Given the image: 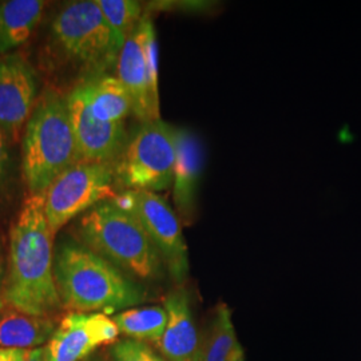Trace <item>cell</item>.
I'll return each mask as SVG.
<instances>
[{
	"mask_svg": "<svg viewBox=\"0 0 361 361\" xmlns=\"http://www.w3.org/2000/svg\"><path fill=\"white\" fill-rule=\"evenodd\" d=\"M110 353L113 361H168L143 341L133 338L118 341Z\"/></svg>",
	"mask_w": 361,
	"mask_h": 361,
	"instance_id": "obj_21",
	"label": "cell"
},
{
	"mask_svg": "<svg viewBox=\"0 0 361 361\" xmlns=\"http://www.w3.org/2000/svg\"><path fill=\"white\" fill-rule=\"evenodd\" d=\"M119 329L104 313L71 312L43 348L46 361H82L99 347L116 343Z\"/></svg>",
	"mask_w": 361,
	"mask_h": 361,
	"instance_id": "obj_12",
	"label": "cell"
},
{
	"mask_svg": "<svg viewBox=\"0 0 361 361\" xmlns=\"http://www.w3.org/2000/svg\"><path fill=\"white\" fill-rule=\"evenodd\" d=\"M119 334L138 341L158 344L164 336L168 313L164 307H146L121 312L113 317Z\"/></svg>",
	"mask_w": 361,
	"mask_h": 361,
	"instance_id": "obj_18",
	"label": "cell"
},
{
	"mask_svg": "<svg viewBox=\"0 0 361 361\" xmlns=\"http://www.w3.org/2000/svg\"><path fill=\"white\" fill-rule=\"evenodd\" d=\"M79 243L107 259L131 279L154 281L165 264L140 221L114 200L86 212L78 221Z\"/></svg>",
	"mask_w": 361,
	"mask_h": 361,
	"instance_id": "obj_3",
	"label": "cell"
},
{
	"mask_svg": "<svg viewBox=\"0 0 361 361\" xmlns=\"http://www.w3.org/2000/svg\"><path fill=\"white\" fill-rule=\"evenodd\" d=\"M38 98V78L26 59L0 55V129L8 142L19 141Z\"/></svg>",
	"mask_w": 361,
	"mask_h": 361,
	"instance_id": "obj_11",
	"label": "cell"
},
{
	"mask_svg": "<svg viewBox=\"0 0 361 361\" xmlns=\"http://www.w3.org/2000/svg\"><path fill=\"white\" fill-rule=\"evenodd\" d=\"M91 116L104 123H125L133 102L123 83L113 75L83 80Z\"/></svg>",
	"mask_w": 361,
	"mask_h": 361,
	"instance_id": "obj_16",
	"label": "cell"
},
{
	"mask_svg": "<svg viewBox=\"0 0 361 361\" xmlns=\"http://www.w3.org/2000/svg\"><path fill=\"white\" fill-rule=\"evenodd\" d=\"M67 107L77 143L78 162L114 166L129 134L125 123H104L91 116L83 82L67 94Z\"/></svg>",
	"mask_w": 361,
	"mask_h": 361,
	"instance_id": "obj_10",
	"label": "cell"
},
{
	"mask_svg": "<svg viewBox=\"0 0 361 361\" xmlns=\"http://www.w3.org/2000/svg\"><path fill=\"white\" fill-rule=\"evenodd\" d=\"M52 237L44 213V193L30 194L10 233L3 298L13 310L49 317L63 307L54 277Z\"/></svg>",
	"mask_w": 361,
	"mask_h": 361,
	"instance_id": "obj_1",
	"label": "cell"
},
{
	"mask_svg": "<svg viewBox=\"0 0 361 361\" xmlns=\"http://www.w3.org/2000/svg\"><path fill=\"white\" fill-rule=\"evenodd\" d=\"M116 188L111 165L77 162L65 170L44 193V213L52 235L98 204L114 200Z\"/></svg>",
	"mask_w": 361,
	"mask_h": 361,
	"instance_id": "obj_7",
	"label": "cell"
},
{
	"mask_svg": "<svg viewBox=\"0 0 361 361\" xmlns=\"http://www.w3.org/2000/svg\"><path fill=\"white\" fill-rule=\"evenodd\" d=\"M3 284H4V267H3V262L0 259V290H1Z\"/></svg>",
	"mask_w": 361,
	"mask_h": 361,
	"instance_id": "obj_26",
	"label": "cell"
},
{
	"mask_svg": "<svg viewBox=\"0 0 361 361\" xmlns=\"http://www.w3.org/2000/svg\"><path fill=\"white\" fill-rule=\"evenodd\" d=\"M116 78L133 102V114L141 123L161 119L158 86V44L149 16L126 39L116 61Z\"/></svg>",
	"mask_w": 361,
	"mask_h": 361,
	"instance_id": "obj_8",
	"label": "cell"
},
{
	"mask_svg": "<svg viewBox=\"0 0 361 361\" xmlns=\"http://www.w3.org/2000/svg\"><path fill=\"white\" fill-rule=\"evenodd\" d=\"M244 360H245V356H244V350H243V348H241V345L238 344V345H237V348L234 349V352H233L232 356H231L229 361Z\"/></svg>",
	"mask_w": 361,
	"mask_h": 361,
	"instance_id": "obj_25",
	"label": "cell"
},
{
	"mask_svg": "<svg viewBox=\"0 0 361 361\" xmlns=\"http://www.w3.org/2000/svg\"><path fill=\"white\" fill-rule=\"evenodd\" d=\"M164 308L168 313V324L157 347L168 361L195 360L201 343L189 295L185 289L170 292L164 301Z\"/></svg>",
	"mask_w": 361,
	"mask_h": 361,
	"instance_id": "obj_14",
	"label": "cell"
},
{
	"mask_svg": "<svg viewBox=\"0 0 361 361\" xmlns=\"http://www.w3.org/2000/svg\"><path fill=\"white\" fill-rule=\"evenodd\" d=\"M49 38L52 52L83 73L85 80L106 75L121 52L97 0L66 4L55 15Z\"/></svg>",
	"mask_w": 361,
	"mask_h": 361,
	"instance_id": "obj_5",
	"label": "cell"
},
{
	"mask_svg": "<svg viewBox=\"0 0 361 361\" xmlns=\"http://www.w3.org/2000/svg\"><path fill=\"white\" fill-rule=\"evenodd\" d=\"M77 162L67 95L46 89L39 95L22 138V170L28 192L46 193L52 182Z\"/></svg>",
	"mask_w": 361,
	"mask_h": 361,
	"instance_id": "obj_4",
	"label": "cell"
},
{
	"mask_svg": "<svg viewBox=\"0 0 361 361\" xmlns=\"http://www.w3.org/2000/svg\"><path fill=\"white\" fill-rule=\"evenodd\" d=\"M10 152H8V140L0 129V189L8 180L10 176Z\"/></svg>",
	"mask_w": 361,
	"mask_h": 361,
	"instance_id": "obj_22",
	"label": "cell"
},
{
	"mask_svg": "<svg viewBox=\"0 0 361 361\" xmlns=\"http://www.w3.org/2000/svg\"><path fill=\"white\" fill-rule=\"evenodd\" d=\"M46 1L7 0L0 3V55L25 44L38 27Z\"/></svg>",
	"mask_w": 361,
	"mask_h": 361,
	"instance_id": "obj_15",
	"label": "cell"
},
{
	"mask_svg": "<svg viewBox=\"0 0 361 361\" xmlns=\"http://www.w3.org/2000/svg\"><path fill=\"white\" fill-rule=\"evenodd\" d=\"M238 344L231 310L228 305L221 304L214 313L205 341L200 344L194 361H229Z\"/></svg>",
	"mask_w": 361,
	"mask_h": 361,
	"instance_id": "obj_19",
	"label": "cell"
},
{
	"mask_svg": "<svg viewBox=\"0 0 361 361\" xmlns=\"http://www.w3.org/2000/svg\"><path fill=\"white\" fill-rule=\"evenodd\" d=\"M177 128L162 119L141 123L114 164L116 186L162 192L173 185Z\"/></svg>",
	"mask_w": 361,
	"mask_h": 361,
	"instance_id": "obj_6",
	"label": "cell"
},
{
	"mask_svg": "<svg viewBox=\"0 0 361 361\" xmlns=\"http://www.w3.org/2000/svg\"><path fill=\"white\" fill-rule=\"evenodd\" d=\"M204 161V146L198 135L186 128H177L173 200L176 213L186 224L192 222L195 217Z\"/></svg>",
	"mask_w": 361,
	"mask_h": 361,
	"instance_id": "obj_13",
	"label": "cell"
},
{
	"mask_svg": "<svg viewBox=\"0 0 361 361\" xmlns=\"http://www.w3.org/2000/svg\"><path fill=\"white\" fill-rule=\"evenodd\" d=\"M140 221L158 249L169 273L182 281L189 271V253L178 214L157 193L126 190L114 198Z\"/></svg>",
	"mask_w": 361,
	"mask_h": 361,
	"instance_id": "obj_9",
	"label": "cell"
},
{
	"mask_svg": "<svg viewBox=\"0 0 361 361\" xmlns=\"http://www.w3.org/2000/svg\"><path fill=\"white\" fill-rule=\"evenodd\" d=\"M56 326L49 317L30 316L16 310L7 313L0 319V348L37 349L50 341Z\"/></svg>",
	"mask_w": 361,
	"mask_h": 361,
	"instance_id": "obj_17",
	"label": "cell"
},
{
	"mask_svg": "<svg viewBox=\"0 0 361 361\" xmlns=\"http://www.w3.org/2000/svg\"><path fill=\"white\" fill-rule=\"evenodd\" d=\"M30 350L0 348V361H26Z\"/></svg>",
	"mask_w": 361,
	"mask_h": 361,
	"instance_id": "obj_23",
	"label": "cell"
},
{
	"mask_svg": "<svg viewBox=\"0 0 361 361\" xmlns=\"http://www.w3.org/2000/svg\"><path fill=\"white\" fill-rule=\"evenodd\" d=\"M121 50L143 19L142 6L135 0H97Z\"/></svg>",
	"mask_w": 361,
	"mask_h": 361,
	"instance_id": "obj_20",
	"label": "cell"
},
{
	"mask_svg": "<svg viewBox=\"0 0 361 361\" xmlns=\"http://www.w3.org/2000/svg\"><path fill=\"white\" fill-rule=\"evenodd\" d=\"M26 361H46L44 350L42 348L32 349L30 350V355Z\"/></svg>",
	"mask_w": 361,
	"mask_h": 361,
	"instance_id": "obj_24",
	"label": "cell"
},
{
	"mask_svg": "<svg viewBox=\"0 0 361 361\" xmlns=\"http://www.w3.org/2000/svg\"><path fill=\"white\" fill-rule=\"evenodd\" d=\"M54 277L62 305L71 312L122 310L146 298L130 276L75 240H62L56 247Z\"/></svg>",
	"mask_w": 361,
	"mask_h": 361,
	"instance_id": "obj_2",
	"label": "cell"
}]
</instances>
